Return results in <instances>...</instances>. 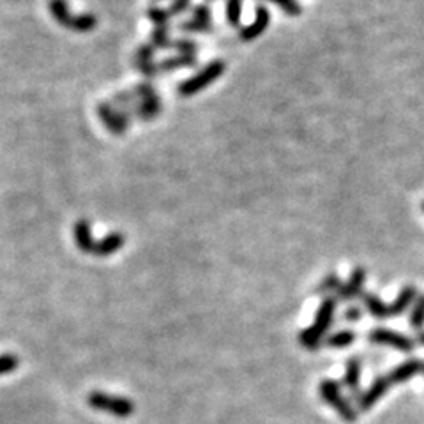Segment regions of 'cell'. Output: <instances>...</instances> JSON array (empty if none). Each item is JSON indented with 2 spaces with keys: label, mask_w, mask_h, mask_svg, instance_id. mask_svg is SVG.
I'll return each mask as SVG.
<instances>
[{
  "label": "cell",
  "mask_w": 424,
  "mask_h": 424,
  "mask_svg": "<svg viewBox=\"0 0 424 424\" xmlns=\"http://www.w3.org/2000/svg\"><path fill=\"white\" fill-rule=\"evenodd\" d=\"M334 310H336V299H332V297H325V299L322 300L320 307H318L313 324L300 332L299 336L300 345L306 346V348L310 350L318 348L324 334L331 329L332 318H334Z\"/></svg>",
  "instance_id": "obj_1"
},
{
  "label": "cell",
  "mask_w": 424,
  "mask_h": 424,
  "mask_svg": "<svg viewBox=\"0 0 424 424\" xmlns=\"http://www.w3.org/2000/svg\"><path fill=\"white\" fill-rule=\"evenodd\" d=\"M49 14L57 23L66 27L73 32H92L98 25V18L94 14H73L67 7L66 0H49L48 2Z\"/></svg>",
  "instance_id": "obj_2"
},
{
  "label": "cell",
  "mask_w": 424,
  "mask_h": 424,
  "mask_svg": "<svg viewBox=\"0 0 424 424\" xmlns=\"http://www.w3.org/2000/svg\"><path fill=\"white\" fill-rule=\"evenodd\" d=\"M223 73H225V62H223V60H212L204 69L198 71L194 76L187 78L186 81L179 83L177 92H179V95H182V98H191V95L198 94V92H201L204 88H207L211 83H214Z\"/></svg>",
  "instance_id": "obj_3"
},
{
  "label": "cell",
  "mask_w": 424,
  "mask_h": 424,
  "mask_svg": "<svg viewBox=\"0 0 424 424\" xmlns=\"http://www.w3.org/2000/svg\"><path fill=\"white\" fill-rule=\"evenodd\" d=\"M87 401L92 408L99 410V412H106L110 416L129 417L134 413V403L127 398H120V396H112L106 394V392L94 391L88 394Z\"/></svg>",
  "instance_id": "obj_4"
},
{
  "label": "cell",
  "mask_w": 424,
  "mask_h": 424,
  "mask_svg": "<svg viewBox=\"0 0 424 424\" xmlns=\"http://www.w3.org/2000/svg\"><path fill=\"white\" fill-rule=\"evenodd\" d=\"M134 95H136L138 102L133 106V112L138 119L151 120L159 115L161 101H159V95L155 94L151 83H138L134 88Z\"/></svg>",
  "instance_id": "obj_5"
},
{
  "label": "cell",
  "mask_w": 424,
  "mask_h": 424,
  "mask_svg": "<svg viewBox=\"0 0 424 424\" xmlns=\"http://www.w3.org/2000/svg\"><path fill=\"white\" fill-rule=\"evenodd\" d=\"M320 396L325 403L332 406L346 423H353L357 419V413L353 410V406L350 405L345 399V396L341 394V389H339L338 382L334 380H324L320 384Z\"/></svg>",
  "instance_id": "obj_6"
},
{
  "label": "cell",
  "mask_w": 424,
  "mask_h": 424,
  "mask_svg": "<svg viewBox=\"0 0 424 424\" xmlns=\"http://www.w3.org/2000/svg\"><path fill=\"white\" fill-rule=\"evenodd\" d=\"M367 338H370V341L375 343V345H387L399 350V352H412L413 346H416V341H412L408 336L384 327L373 329Z\"/></svg>",
  "instance_id": "obj_7"
},
{
  "label": "cell",
  "mask_w": 424,
  "mask_h": 424,
  "mask_svg": "<svg viewBox=\"0 0 424 424\" xmlns=\"http://www.w3.org/2000/svg\"><path fill=\"white\" fill-rule=\"evenodd\" d=\"M98 115L101 117L105 126L108 127L110 133L113 134L126 133L127 126H129V117H127V113L119 112V110H115L112 105H108V102H99Z\"/></svg>",
  "instance_id": "obj_8"
},
{
  "label": "cell",
  "mask_w": 424,
  "mask_h": 424,
  "mask_svg": "<svg viewBox=\"0 0 424 424\" xmlns=\"http://www.w3.org/2000/svg\"><path fill=\"white\" fill-rule=\"evenodd\" d=\"M391 387V382L387 380V377H378L375 378L373 384L367 387V391H364L363 394H359L357 398V405H359L360 412H367L373 405H377L382 398L385 396V392Z\"/></svg>",
  "instance_id": "obj_9"
},
{
  "label": "cell",
  "mask_w": 424,
  "mask_h": 424,
  "mask_svg": "<svg viewBox=\"0 0 424 424\" xmlns=\"http://www.w3.org/2000/svg\"><path fill=\"white\" fill-rule=\"evenodd\" d=\"M180 30L184 32H200V34H207L212 30V16L211 9L205 4H200L193 9V16L191 20L180 23Z\"/></svg>",
  "instance_id": "obj_10"
},
{
  "label": "cell",
  "mask_w": 424,
  "mask_h": 424,
  "mask_svg": "<svg viewBox=\"0 0 424 424\" xmlns=\"http://www.w3.org/2000/svg\"><path fill=\"white\" fill-rule=\"evenodd\" d=\"M269 23H271V13L264 6H258L257 11H254V20L247 27L240 28L239 37L242 41H253V39L260 37L264 34Z\"/></svg>",
  "instance_id": "obj_11"
},
{
  "label": "cell",
  "mask_w": 424,
  "mask_h": 424,
  "mask_svg": "<svg viewBox=\"0 0 424 424\" xmlns=\"http://www.w3.org/2000/svg\"><path fill=\"white\" fill-rule=\"evenodd\" d=\"M364 281H366V271L364 267H355L350 272V278L346 283H341V286L336 292V297L339 300H352L363 292Z\"/></svg>",
  "instance_id": "obj_12"
},
{
  "label": "cell",
  "mask_w": 424,
  "mask_h": 424,
  "mask_svg": "<svg viewBox=\"0 0 424 424\" xmlns=\"http://www.w3.org/2000/svg\"><path fill=\"white\" fill-rule=\"evenodd\" d=\"M424 370V363L419 359H408L405 363L398 364L396 367H392L391 373L387 375V380L392 384H405L406 380L416 377L417 373Z\"/></svg>",
  "instance_id": "obj_13"
},
{
  "label": "cell",
  "mask_w": 424,
  "mask_h": 424,
  "mask_svg": "<svg viewBox=\"0 0 424 424\" xmlns=\"http://www.w3.org/2000/svg\"><path fill=\"white\" fill-rule=\"evenodd\" d=\"M154 52L155 49L152 45H141L134 53V67L148 78L158 74V62H154Z\"/></svg>",
  "instance_id": "obj_14"
},
{
  "label": "cell",
  "mask_w": 424,
  "mask_h": 424,
  "mask_svg": "<svg viewBox=\"0 0 424 424\" xmlns=\"http://www.w3.org/2000/svg\"><path fill=\"white\" fill-rule=\"evenodd\" d=\"M124 242H126V239H124L122 233H119V232L108 233V235L102 237L101 240H95L92 254H94V257H110V254H113V253H117L119 249H122Z\"/></svg>",
  "instance_id": "obj_15"
},
{
  "label": "cell",
  "mask_w": 424,
  "mask_h": 424,
  "mask_svg": "<svg viewBox=\"0 0 424 424\" xmlns=\"http://www.w3.org/2000/svg\"><path fill=\"white\" fill-rule=\"evenodd\" d=\"M417 299V288L413 285H406L405 288H401V292L398 293L392 304L389 306V314L391 317H399L405 313L410 306L413 304V300Z\"/></svg>",
  "instance_id": "obj_16"
},
{
  "label": "cell",
  "mask_w": 424,
  "mask_h": 424,
  "mask_svg": "<svg viewBox=\"0 0 424 424\" xmlns=\"http://www.w3.org/2000/svg\"><path fill=\"white\" fill-rule=\"evenodd\" d=\"M74 242H76L78 249L83 251V253H90L94 249V237H92V230H90V223L87 219H80L74 225Z\"/></svg>",
  "instance_id": "obj_17"
},
{
  "label": "cell",
  "mask_w": 424,
  "mask_h": 424,
  "mask_svg": "<svg viewBox=\"0 0 424 424\" xmlns=\"http://www.w3.org/2000/svg\"><path fill=\"white\" fill-rule=\"evenodd\" d=\"M363 302L364 306H366L367 313L371 314V317L378 318V320H385V318H389L391 314H389V306L384 302V300L380 299L378 295H375V293L367 292L363 295Z\"/></svg>",
  "instance_id": "obj_18"
},
{
  "label": "cell",
  "mask_w": 424,
  "mask_h": 424,
  "mask_svg": "<svg viewBox=\"0 0 424 424\" xmlns=\"http://www.w3.org/2000/svg\"><path fill=\"white\" fill-rule=\"evenodd\" d=\"M196 57L194 55H177V57H170V59L161 60L158 62V73H170V71H175L179 67H189L193 66Z\"/></svg>",
  "instance_id": "obj_19"
},
{
  "label": "cell",
  "mask_w": 424,
  "mask_h": 424,
  "mask_svg": "<svg viewBox=\"0 0 424 424\" xmlns=\"http://www.w3.org/2000/svg\"><path fill=\"white\" fill-rule=\"evenodd\" d=\"M359 380H360V360L350 359L348 363H346L345 377H343V385L348 387L352 392H355L357 389H359Z\"/></svg>",
  "instance_id": "obj_20"
},
{
  "label": "cell",
  "mask_w": 424,
  "mask_h": 424,
  "mask_svg": "<svg viewBox=\"0 0 424 424\" xmlns=\"http://www.w3.org/2000/svg\"><path fill=\"white\" fill-rule=\"evenodd\" d=\"M410 327L420 331L424 327V293L423 295H417V299L413 300L412 311H410Z\"/></svg>",
  "instance_id": "obj_21"
},
{
  "label": "cell",
  "mask_w": 424,
  "mask_h": 424,
  "mask_svg": "<svg viewBox=\"0 0 424 424\" xmlns=\"http://www.w3.org/2000/svg\"><path fill=\"white\" fill-rule=\"evenodd\" d=\"M242 4L244 0H226V21L232 27H240V14H242Z\"/></svg>",
  "instance_id": "obj_22"
},
{
  "label": "cell",
  "mask_w": 424,
  "mask_h": 424,
  "mask_svg": "<svg viewBox=\"0 0 424 424\" xmlns=\"http://www.w3.org/2000/svg\"><path fill=\"white\" fill-rule=\"evenodd\" d=\"M355 332L352 331H339L336 332V334L329 336L327 338V345L332 346V348H345V346L352 345L353 341H355Z\"/></svg>",
  "instance_id": "obj_23"
},
{
  "label": "cell",
  "mask_w": 424,
  "mask_h": 424,
  "mask_svg": "<svg viewBox=\"0 0 424 424\" xmlns=\"http://www.w3.org/2000/svg\"><path fill=\"white\" fill-rule=\"evenodd\" d=\"M168 32H170L168 27H155L154 28V32H152V39H151V45L154 46V49L170 48V46H172Z\"/></svg>",
  "instance_id": "obj_24"
},
{
  "label": "cell",
  "mask_w": 424,
  "mask_h": 424,
  "mask_svg": "<svg viewBox=\"0 0 424 424\" xmlns=\"http://www.w3.org/2000/svg\"><path fill=\"white\" fill-rule=\"evenodd\" d=\"M261 2L274 4L279 9L285 11L288 16H299V14L302 13V7H300V4L297 2V0H261Z\"/></svg>",
  "instance_id": "obj_25"
},
{
  "label": "cell",
  "mask_w": 424,
  "mask_h": 424,
  "mask_svg": "<svg viewBox=\"0 0 424 424\" xmlns=\"http://www.w3.org/2000/svg\"><path fill=\"white\" fill-rule=\"evenodd\" d=\"M147 14L148 20H151L155 27H168V21L170 18H172L168 9H161V7H151V9L147 11Z\"/></svg>",
  "instance_id": "obj_26"
},
{
  "label": "cell",
  "mask_w": 424,
  "mask_h": 424,
  "mask_svg": "<svg viewBox=\"0 0 424 424\" xmlns=\"http://www.w3.org/2000/svg\"><path fill=\"white\" fill-rule=\"evenodd\" d=\"M20 364V359L14 353H2L0 355V375H7L14 371Z\"/></svg>",
  "instance_id": "obj_27"
},
{
  "label": "cell",
  "mask_w": 424,
  "mask_h": 424,
  "mask_svg": "<svg viewBox=\"0 0 424 424\" xmlns=\"http://www.w3.org/2000/svg\"><path fill=\"white\" fill-rule=\"evenodd\" d=\"M170 48L177 49L179 55H196V45L189 39H177V41H172V46Z\"/></svg>",
  "instance_id": "obj_28"
},
{
  "label": "cell",
  "mask_w": 424,
  "mask_h": 424,
  "mask_svg": "<svg viewBox=\"0 0 424 424\" xmlns=\"http://www.w3.org/2000/svg\"><path fill=\"white\" fill-rule=\"evenodd\" d=\"M341 279L338 278L336 274L327 276V278L324 279V281L320 283V286H318L317 292H329V290H334V292H338V288L341 286Z\"/></svg>",
  "instance_id": "obj_29"
},
{
  "label": "cell",
  "mask_w": 424,
  "mask_h": 424,
  "mask_svg": "<svg viewBox=\"0 0 424 424\" xmlns=\"http://www.w3.org/2000/svg\"><path fill=\"white\" fill-rule=\"evenodd\" d=\"M191 0H172V4H170L168 7V13L170 16H179V14H182L184 11L189 7Z\"/></svg>",
  "instance_id": "obj_30"
},
{
  "label": "cell",
  "mask_w": 424,
  "mask_h": 424,
  "mask_svg": "<svg viewBox=\"0 0 424 424\" xmlns=\"http://www.w3.org/2000/svg\"><path fill=\"white\" fill-rule=\"evenodd\" d=\"M360 317H363V311H360L357 306L348 307V310L345 311V318H346V320H348V322H357V320H360Z\"/></svg>",
  "instance_id": "obj_31"
},
{
  "label": "cell",
  "mask_w": 424,
  "mask_h": 424,
  "mask_svg": "<svg viewBox=\"0 0 424 424\" xmlns=\"http://www.w3.org/2000/svg\"><path fill=\"white\" fill-rule=\"evenodd\" d=\"M417 343L424 345V331H419V334H417Z\"/></svg>",
  "instance_id": "obj_32"
},
{
  "label": "cell",
  "mask_w": 424,
  "mask_h": 424,
  "mask_svg": "<svg viewBox=\"0 0 424 424\" xmlns=\"http://www.w3.org/2000/svg\"><path fill=\"white\" fill-rule=\"evenodd\" d=\"M423 211H424V201H423Z\"/></svg>",
  "instance_id": "obj_33"
},
{
  "label": "cell",
  "mask_w": 424,
  "mask_h": 424,
  "mask_svg": "<svg viewBox=\"0 0 424 424\" xmlns=\"http://www.w3.org/2000/svg\"><path fill=\"white\" fill-rule=\"evenodd\" d=\"M155 2H158V0H155Z\"/></svg>",
  "instance_id": "obj_34"
},
{
  "label": "cell",
  "mask_w": 424,
  "mask_h": 424,
  "mask_svg": "<svg viewBox=\"0 0 424 424\" xmlns=\"http://www.w3.org/2000/svg\"><path fill=\"white\" fill-rule=\"evenodd\" d=\"M423 371H424V370H423Z\"/></svg>",
  "instance_id": "obj_35"
}]
</instances>
